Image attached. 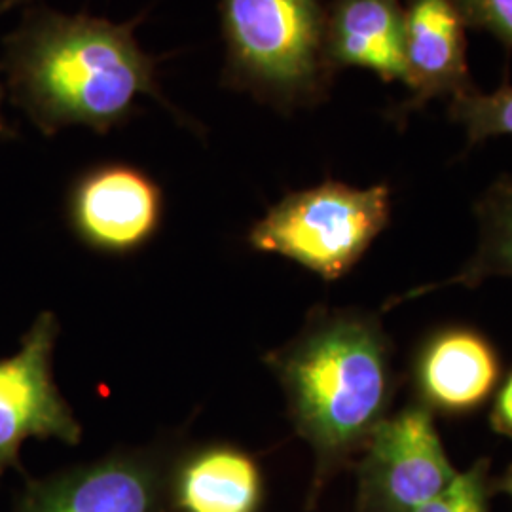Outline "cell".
Masks as SVG:
<instances>
[{
    "mask_svg": "<svg viewBox=\"0 0 512 512\" xmlns=\"http://www.w3.org/2000/svg\"><path fill=\"white\" fill-rule=\"evenodd\" d=\"M169 465L150 452H122L38 482L18 512H167Z\"/></svg>",
    "mask_w": 512,
    "mask_h": 512,
    "instance_id": "cell-7",
    "label": "cell"
},
{
    "mask_svg": "<svg viewBox=\"0 0 512 512\" xmlns=\"http://www.w3.org/2000/svg\"><path fill=\"white\" fill-rule=\"evenodd\" d=\"M57 321L42 313L14 357L0 361V473L29 437L78 444L82 427L52 378Z\"/></svg>",
    "mask_w": 512,
    "mask_h": 512,
    "instance_id": "cell-6",
    "label": "cell"
},
{
    "mask_svg": "<svg viewBox=\"0 0 512 512\" xmlns=\"http://www.w3.org/2000/svg\"><path fill=\"white\" fill-rule=\"evenodd\" d=\"M325 52L334 73L361 67L385 82L406 86L404 12L399 0H330Z\"/></svg>",
    "mask_w": 512,
    "mask_h": 512,
    "instance_id": "cell-11",
    "label": "cell"
},
{
    "mask_svg": "<svg viewBox=\"0 0 512 512\" xmlns=\"http://www.w3.org/2000/svg\"><path fill=\"white\" fill-rule=\"evenodd\" d=\"M0 131H2V118H0Z\"/></svg>",
    "mask_w": 512,
    "mask_h": 512,
    "instance_id": "cell-20",
    "label": "cell"
},
{
    "mask_svg": "<svg viewBox=\"0 0 512 512\" xmlns=\"http://www.w3.org/2000/svg\"><path fill=\"white\" fill-rule=\"evenodd\" d=\"M475 213L480 234L478 247L458 274L399 294L385 304V310L448 287L475 289L490 277L512 279V177L495 181L476 203Z\"/></svg>",
    "mask_w": 512,
    "mask_h": 512,
    "instance_id": "cell-13",
    "label": "cell"
},
{
    "mask_svg": "<svg viewBox=\"0 0 512 512\" xmlns=\"http://www.w3.org/2000/svg\"><path fill=\"white\" fill-rule=\"evenodd\" d=\"M465 27L488 31L512 46V0H454Z\"/></svg>",
    "mask_w": 512,
    "mask_h": 512,
    "instance_id": "cell-16",
    "label": "cell"
},
{
    "mask_svg": "<svg viewBox=\"0 0 512 512\" xmlns=\"http://www.w3.org/2000/svg\"><path fill=\"white\" fill-rule=\"evenodd\" d=\"M414 512H490V461L478 459L444 492Z\"/></svg>",
    "mask_w": 512,
    "mask_h": 512,
    "instance_id": "cell-15",
    "label": "cell"
},
{
    "mask_svg": "<svg viewBox=\"0 0 512 512\" xmlns=\"http://www.w3.org/2000/svg\"><path fill=\"white\" fill-rule=\"evenodd\" d=\"M495 488H497L499 492L509 495L512 499V467H509L507 473L501 476V480L495 484Z\"/></svg>",
    "mask_w": 512,
    "mask_h": 512,
    "instance_id": "cell-18",
    "label": "cell"
},
{
    "mask_svg": "<svg viewBox=\"0 0 512 512\" xmlns=\"http://www.w3.org/2000/svg\"><path fill=\"white\" fill-rule=\"evenodd\" d=\"M403 12L410 97L393 112L397 122L431 99H454L475 88L467 67L465 23L454 0H408Z\"/></svg>",
    "mask_w": 512,
    "mask_h": 512,
    "instance_id": "cell-10",
    "label": "cell"
},
{
    "mask_svg": "<svg viewBox=\"0 0 512 512\" xmlns=\"http://www.w3.org/2000/svg\"><path fill=\"white\" fill-rule=\"evenodd\" d=\"M327 8V0H220L222 84L281 112L321 103L334 76Z\"/></svg>",
    "mask_w": 512,
    "mask_h": 512,
    "instance_id": "cell-3",
    "label": "cell"
},
{
    "mask_svg": "<svg viewBox=\"0 0 512 512\" xmlns=\"http://www.w3.org/2000/svg\"><path fill=\"white\" fill-rule=\"evenodd\" d=\"M21 2H25V0H2V2H0V14L6 12V10H10V8H14V6H18Z\"/></svg>",
    "mask_w": 512,
    "mask_h": 512,
    "instance_id": "cell-19",
    "label": "cell"
},
{
    "mask_svg": "<svg viewBox=\"0 0 512 512\" xmlns=\"http://www.w3.org/2000/svg\"><path fill=\"white\" fill-rule=\"evenodd\" d=\"M164 198L147 173L124 164L86 171L69 202L78 238L103 253H131L152 238L162 222Z\"/></svg>",
    "mask_w": 512,
    "mask_h": 512,
    "instance_id": "cell-8",
    "label": "cell"
},
{
    "mask_svg": "<svg viewBox=\"0 0 512 512\" xmlns=\"http://www.w3.org/2000/svg\"><path fill=\"white\" fill-rule=\"evenodd\" d=\"M490 425L497 435L512 439V372L495 391L494 406L490 412Z\"/></svg>",
    "mask_w": 512,
    "mask_h": 512,
    "instance_id": "cell-17",
    "label": "cell"
},
{
    "mask_svg": "<svg viewBox=\"0 0 512 512\" xmlns=\"http://www.w3.org/2000/svg\"><path fill=\"white\" fill-rule=\"evenodd\" d=\"M131 23L37 12L8 44V73L21 107L46 133L86 126L101 135L124 124L137 99L164 103L158 59L145 54Z\"/></svg>",
    "mask_w": 512,
    "mask_h": 512,
    "instance_id": "cell-2",
    "label": "cell"
},
{
    "mask_svg": "<svg viewBox=\"0 0 512 512\" xmlns=\"http://www.w3.org/2000/svg\"><path fill=\"white\" fill-rule=\"evenodd\" d=\"M391 219V188H353L325 181L293 192L256 222L249 245L285 256L325 281H336L363 258Z\"/></svg>",
    "mask_w": 512,
    "mask_h": 512,
    "instance_id": "cell-4",
    "label": "cell"
},
{
    "mask_svg": "<svg viewBox=\"0 0 512 512\" xmlns=\"http://www.w3.org/2000/svg\"><path fill=\"white\" fill-rule=\"evenodd\" d=\"M266 363L285 391L296 433L313 450L315 495L389 416L399 384L391 338L372 313L317 310Z\"/></svg>",
    "mask_w": 512,
    "mask_h": 512,
    "instance_id": "cell-1",
    "label": "cell"
},
{
    "mask_svg": "<svg viewBox=\"0 0 512 512\" xmlns=\"http://www.w3.org/2000/svg\"><path fill=\"white\" fill-rule=\"evenodd\" d=\"M450 116L461 124L471 145L492 137H512V88H499L492 93L475 88L450 101Z\"/></svg>",
    "mask_w": 512,
    "mask_h": 512,
    "instance_id": "cell-14",
    "label": "cell"
},
{
    "mask_svg": "<svg viewBox=\"0 0 512 512\" xmlns=\"http://www.w3.org/2000/svg\"><path fill=\"white\" fill-rule=\"evenodd\" d=\"M264 499L255 459L228 444H211L169 469V505L177 512H258Z\"/></svg>",
    "mask_w": 512,
    "mask_h": 512,
    "instance_id": "cell-12",
    "label": "cell"
},
{
    "mask_svg": "<svg viewBox=\"0 0 512 512\" xmlns=\"http://www.w3.org/2000/svg\"><path fill=\"white\" fill-rule=\"evenodd\" d=\"M357 467V512H414L459 475L435 414L412 403L387 416L366 442Z\"/></svg>",
    "mask_w": 512,
    "mask_h": 512,
    "instance_id": "cell-5",
    "label": "cell"
},
{
    "mask_svg": "<svg viewBox=\"0 0 512 512\" xmlns=\"http://www.w3.org/2000/svg\"><path fill=\"white\" fill-rule=\"evenodd\" d=\"M503 365L494 344L478 330L450 325L429 334L414 355L416 401L433 414L467 416L492 399Z\"/></svg>",
    "mask_w": 512,
    "mask_h": 512,
    "instance_id": "cell-9",
    "label": "cell"
}]
</instances>
